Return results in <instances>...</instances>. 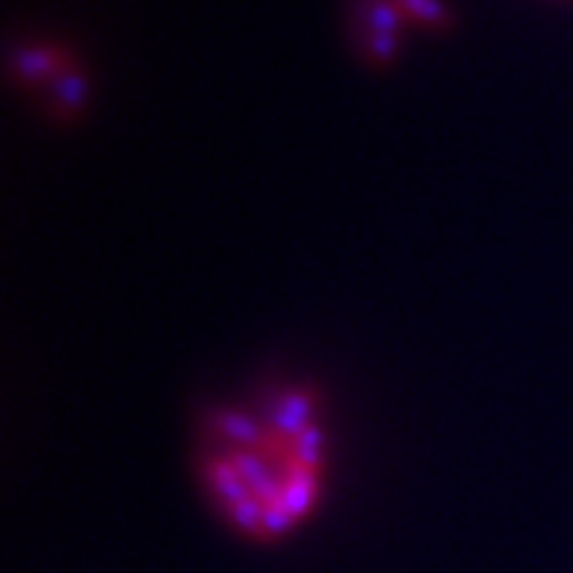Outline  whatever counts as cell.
<instances>
[{"instance_id": "cell-1", "label": "cell", "mask_w": 573, "mask_h": 573, "mask_svg": "<svg viewBox=\"0 0 573 573\" xmlns=\"http://www.w3.org/2000/svg\"><path fill=\"white\" fill-rule=\"evenodd\" d=\"M334 474V433L310 384H275L205 418L197 477L205 501L240 539L275 544L323 512Z\"/></svg>"}]
</instances>
